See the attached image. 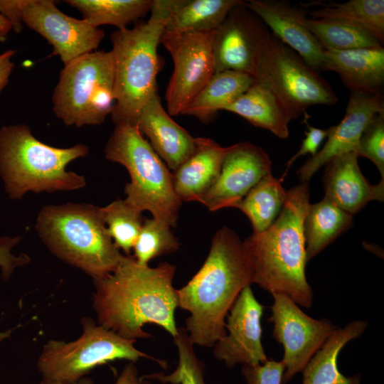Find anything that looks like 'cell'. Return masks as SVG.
<instances>
[{"instance_id":"836d02e7","label":"cell","mask_w":384,"mask_h":384,"mask_svg":"<svg viewBox=\"0 0 384 384\" xmlns=\"http://www.w3.org/2000/svg\"><path fill=\"white\" fill-rule=\"evenodd\" d=\"M174 342L178 354L176 368L169 374L155 373L142 378L168 384H207L204 379L205 364L196 356L194 345L183 326L178 327Z\"/></svg>"},{"instance_id":"5bb4252c","label":"cell","mask_w":384,"mask_h":384,"mask_svg":"<svg viewBox=\"0 0 384 384\" xmlns=\"http://www.w3.org/2000/svg\"><path fill=\"white\" fill-rule=\"evenodd\" d=\"M23 23L52 45L64 65L92 52L105 36L102 29L63 13L52 0H32L23 11Z\"/></svg>"},{"instance_id":"484cf974","label":"cell","mask_w":384,"mask_h":384,"mask_svg":"<svg viewBox=\"0 0 384 384\" xmlns=\"http://www.w3.org/2000/svg\"><path fill=\"white\" fill-rule=\"evenodd\" d=\"M353 215L326 198L309 204L304 220L307 262L352 227Z\"/></svg>"},{"instance_id":"7a4b0ae2","label":"cell","mask_w":384,"mask_h":384,"mask_svg":"<svg viewBox=\"0 0 384 384\" xmlns=\"http://www.w3.org/2000/svg\"><path fill=\"white\" fill-rule=\"evenodd\" d=\"M252 284L253 270L243 241L230 228H221L202 267L176 289L178 307L190 313L184 328L193 345L213 347L226 334L230 309Z\"/></svg>"},{"instance_id":"7c38bea8","label":"cell","mask_w":384,"mask_h":384,"mask_svg":"<svg viewBox=\"0 0 384 384\" xmlns=\"http://www.w3.org/2000/svg\"><path fill=\"white\" fill-rule=\"evenodd\" d=\"M272 296V336L284 349L281 361L284 366L282 384H285L302 372L337 326L326 318L316 319L306 314L285 294Z\"/></svg>"},{"instance_id":"8fae6325","label":"cell","mask_w":384,"mask_h":384,"mask_svg":"<svg viewBox=\"0 0 384 384\" xmlns=\"http://www.w3.org/2000/svg\"><path fill=\"white\" fill-rule=\"evenodd\" d=\"M214 31L161 36L160 43L169 52L174 62L173 73L166 92L169 115L181 114L215 73L212 53Z\"/></svg>"},{"instance_id":"30bf717a","label":"cell","mask_w":384,"mask_h":384,"mask_svg":"<svg viewBox=\"0 0 384 384\" xmlns=\"http://www.w3.org/2000/svg\"><path fill=\"white\" fill-rule=\"evenodd\" d=\"M284 105L292 120L316 105H333L338 97L330 84L271 32L262 53L258 75Z\"/></svg>"},{"instance_id":"6da1fadb","label":"cell","mask_w":384,"mask_h":384,"mask_svg":"<svg viewBox=\"0 0 384 384\" xmlns=\"http://www.w3.org/2000/svg\"><path fill=\"white\" fill-rule=\"evenodd\" d=\"M176 270L166 262L155 267L142 266L132 255H122L112 273L92 279L97 324L129 340L152 337L144 331L146 324L159 326L174 338L178 332Z\"/></svg>"},{"instance_id":"ab89813d","label":"cell","mask_w":384,"mask_h":384,"mask_svg":"<svg viewBox=\"0 0 384 384\" xmlns=\"http://www.w3.org/2000/svg\"><path fill=\"white\" fill-rule=\"evenodd\" d=\"M72 384H94L88 377H83ZM114 384H152L149 380L139 376L138 370L133 362L123 368Z\"/></svg>"},{"instance_id":"3957f363","label":"cell","mask_w":384,"mask_h":384,"mask_svg":"<svg viewBox=\"0 0 384 384\" xmlns=\"http://www.w3.org/2000/svg\"><path fill=\"white\" fill-rule=\"evenodd\" d=\"M309 204L308 183L293 187L287 191L273 223L243 241L252 266L253 283L271 294H285L304 308H310L314 299L305 274L304 220Z\"/></svg>"},{"instance_id":"f35d334b","label":"cell","mask_w":384,"mask_h":384,"mask_svg":"<svg viewBox=\"0 0 384 384\" xmlns=\"http://www.w3.org/2000/svg\"><path fill=\"white\" fill-rule=\"evenodd\" d=\"M32 0H0V14L6 18L16 33L22 30L23 13Z\"/></svg>"},{"instance_id":"ee69618b","label":"cell","mask_w":384,"mask_h":384,"mask_svg":"<svg viewBox=\"0 0 384 384\" xmlns=\"http://www.w3.org/2000/svg\"><path fill=\"white\" fill-rule=\"evenodd\" d=\"M39 384H60V383H59L58 382H55V381H53V380H50L43 378Z\"/></svg>"},{"instance_id":"74e56055","label":"cell","mask_w":384,"mask_h":384,"mask_svg":"<svg viewBox=\"0 0 384 384\" xmlns=\"http://www.w3.org/2000/svg\"><path fill=\"white\" fill-rule=\"evenodd\" d=\"M303 122L306 127L305 131V138L303 139L302 145L297 152L292 156L287 162L285 171L281 177V181L287 176L291 166L299 157L306 154H311V157L318 152V149L324 139L327 137V129H321L312 126L308 123L309 117L308 113L304 114Z\"/></svg>"},{"instance_id":"8d00e7d4","label":"cell","mask_w":384,"mask_h":384,"mask_svg":"<svg viewBox=\"0 0 384 384\" xmlns=\"http://www.w3.org/2000/svg\"><path fill=\"white\" fill-rule=\"evenodd\" d=\"M21 240L20 236L10 238L0 236V269L1 277L7 280L18 267H23L30 262L31 259L26 254L15 256L11 253V249Z\"/></svg>"},{"instance_id":"7bdbcfd3","label":"cell","mask_w":384,"mask_h":384,"mask_svg":"<svg viewBox=\"0 0 384 384\" xmlns=\"http://www.w3.org/2000/svg\"><path fill=\"white\" fill-rule=\"evenodd\" d=\"M11 334V331H6L0 333V342L8 338Z\"/></svg>"},{"instance_id":"d6a6232c","label":"cell","mask_w":384,"mask_h":384,"mask_svg":"<svg viewBox=\"0 0 384 384\" xmlns=\"http://www.w3.org/2000/svg\"><path fill=\"white\" fill-rule=\"evenodd\" d=\"M171 228L154 218H144L139 235L133 246L132 257L142 266L158 257L171 254L181 245Z\"/></svg>"},{"instance_id":"4fadbf2b","label":"cell","mask_w":384,"mask_h":384,"mask_svg":"<svg viewBox=\"0 0 384 384\" xmlns=\"http://www.w3.org/2000/svg\"><path fill=\"white\" fill-rule=\"evenodd\" d=\"M270 31L245 6L234 8L214 31L212 53L215 73L234 70L254 78Z\"/></svg>"},{"instance_id":"d6986e66","label":"cell","mask_w":384,"mask_h":384,"mask_svg":"<svg viewBox=\"0 0 384 384\" xmlns=\"http://www.w3.org/2000/svg\"><path fill=\"white\" fill-rule=\"evenodd\" d=\"M166 166L175 171L195 151L196 138L178 124L163 107L158 92L142 107L136 124Z\"/></svg>"},{"instance_id":"ac0fdd59","label":"cell","mask_w":384,"mask_h":384,"mask_svg":"<svg viewBox=\"0 0 384 384\" xmlns=\"http://www.w3.org/2000/svg\"><path fill=\"white\" fill-rule=\"evenodd\" d=\"M245 6L309 66L317 72L324 70L325 50L304 25L302 9L276 0H249Z\"/></svg>"},{"instance_id":"f1b7e54d","label":"cell","mask_w":384,"mask_h":384,"mask_svg":"<svg viewBox=\"0 0 384 384\" xmlns=\"http://www.w3.org/2000/svg\"><path fill=\"white\" fill-rule=\"evenodd\" d=\"M93 27L112 25L123 29L150 11L152 0H67Z\"/></svg>"},{"instance_id":"603a6c76","label":"cell","mask_w":384,"mask_h":384,"mask_svg":"<svg viewBox=\"0 0 384 384\" xmlns=\"http://www.w3.org/2000/svg\"><path fill=\"white\" fill-rule=\"evenodd\" d=\"M223 111L235 113L278 138L289 136L292 119L274 92L262 79L255 78L252 85Z\"/></svg>"},{"instance_id":"8992f818","label":"cell","mask_w":384,"mask_h":384,"mask_svg":"<svg viewBox=\"0 0 384 384\" xmlns=\"http://www.w3.org/2000/svg\"><path fill=\"white\" fill-rule=\"evenodd\" d=\"M105 154L129 174L124 201L137 210H148L152 218L176 227L182 202L174 191L172 174L137 125L115 124Z\"/></svg>"},{"instance_id":"b9f144b4","label":"cell","mask_w":384,"mask_h":384,"mask_svg":"<svg viewBox=\"0 0 384 384\" xmlns=\"http://www.w3.org/2000/svg\"><path fill=\"white\" fill-rule=\"evenodd\" d=\"M12 29L9 21L0 14V41H3Z\"/></svg>"},{"instance_id":"d590c367","label":"cell","mask_w":384,"mask_h":384,"mask_svg":"<svg viewBox=\"0 0 384 384\" xmlns=\"http://www.w3.org/2000/svg\"><path fill=\"white\" fill-rule=\"evenodd\" d=\"M241 373L247 384H282L284 366L281 361L267 360L255 365H242Z\"/></svg>"},{"instance_id":"cb8c5ba5","label":"cell","mask_w":384,"mask_h":384,"mask_svg":"<svg viewBox=\"0 0 384 384\" xmlns=\"http://www.w3.org/2000/svg\"><path fill=\"white\" fill-rule=\"evenodd\" d=\"M368 325L365 320H354L337 327L302 370V384H360V375L346 376L340 372L338 357L348 343L363 334Z\"/></svg>"},{"instance_id":"5b68a950","label":"cell","mask_w":384,"mask_h":384,"mask_svg":"<svg viewBox=\"0 0 384 384\" xmlns=\"http://www.w3.org/2000/svg\"><path fill=\"white\" fill-rule=\"evenodd\" d=\"M36 229L54 255L92 279L112 273L123 255L107 231L100 208L92 204L46 206L38 213Z\"/></svg>"},{"instance_id":"f546056e","label":"cell","mask_w":384,"mask_h":384,"mask_svg":"<svg viewBox=\"0 0 384 384\" xmlns=\"http://www.w3.org/2000/svg\"><path fill=\"white\" fill-rule=\"evenodd\" d=\"M304 23L324 50H348L378 48L383 44L368 29L349 22L305 17Z\"/></svg>"},{"instance_id":"ffe728a7","label":"cell","mask_w":384,"mask_h":384,"mask_svg":"<svg viewBox=\"0 0 384 384\" xmlns=\"http://www.w3.org/2000/svg\"><path fill=\"white\" fill-rule=\"evenodd\" d=\"M356 152L336 156L325 166L323 177L324 197L353 215L370 201H383L384 179L375 185L363 175Z\"/></svg>"},{"instance_id":"d4e9b609","label":"cell","mask_w":384,"mask_h":384,"mask_svg":"<svg viewBox=\"0 0 384 384\" xmlns=\"http://www.w3.org/2000/svg\"><path fill=\"white\" fill-rule=\"evenodd\" d=\"M255 78L238 71L215 73L181 114L208 122L220 110L233 103L254 82Z\"/></svg>"},{"instance_id":"44dd1931","label":"cell","mask_w":384,"mask_h":384,"mask_svg":"<svg viewBox=\"0 0 384 384\" xmlns=\"http://www.w3.org/2000/svg\"><path fill=\"white\" fill-rule=\"evenodd\" d=\"M229 146L210 138H196L194 152L172 174L174 191L181 202L200 201L217 180Z\"/></svg>"},{"instance_id":"83f0119b","label":"cell","mask_w":384,"mask_h":384,"mask_svg":"<svg viewBox=\"0 0 384 384\" xmlns=\"http://www.w3.org/2000/svg\"><path fill=\"white\" fill-rule=\"evenodd\" d=\"M282 181L272 173L266 175L234 206L249 218L253 233L267 229L280 213L287 196Z\"/></svg>"},{"instance_id":"1f68e13d","label":"cell","mask_w":384,"mask_h":384,"mask_svg":"<svg viewBox=\"0 0 384 384\" xmlns=\"http://www.w3.org/2000/svg\"><path fill=\"white\" fill-rule=\"evenodd\" d=\"M107 231L115 245L125 255L131 251L140 232L144 218L142 212L117 198L105 207L100 208Z\"/></svg>"},{"instance_id":"52a82bcc","label":"cell","mask_w":384,"mask_h":384,"mask_svg":"<svg viewBox=\"0 0 384 384\" xmlns=\"http://www.w3.org/2000/svg\"><path fill=\"white\" fill-rule=\"evenodd\" d=\"M166 23L150 16L146 22L110 35L114 97L110 114L115 124H135L142 107L157 92V48Z\"/></svg>"},{"instance_id":"9c48e42d","label":"cell","mask_w":384,"mask_h":384,"mask_svg":"<svg viewBox=\"0 0 384 384\" xmlns=\"http://www.w3.org/2000/svg\"><path fill=\"white\" fill-rule=\"evenodd\" d=\"M111 51L82 55L64 65L52 97L53 112L65 125L102 124L114 104Z\"/></svg>"},{"instance_id":"7402d4cb","label":"cell","mask_w":384,"mask_h":384,"mask_svg":"<svg viewBox=\"0 0 384 384\" xmlns=\"http://www.w3.org/2000/svg\"><path fill=\"white\" fill-rule=\"evenodd\" d=\"M324 70L337 73L351 92L383 94L384 48L325 50Z\"/></svg>"},{"instance_id":"277c9868","label":"cell","mask_w":384,"mask_h":384,"mask_svg":"<svg viewBox=\"0 0 384 384\" xmlns=\"http://www.w3.org/2000/svg\"><path fill=\"white\" fill-rule=\"evenodd\" d=\"M87 146L78 144L57 148L36 139L30 128L19 124L0 129V176L12 199L26 193L70 191L86 185L85 177L66 170L72 161L86 156Z\"/></svg>"},{"instance_id":"e575fe53","label":"cell","mask_w":384,"mask_h":384,"mask_svg":"<svg viewBox=\"0 0 384 384\" xmlns=\"http://www.w3.org/2000/svg\"><path fill=\"white\" fill-rule=\"evenodd\" d=\"M357 154L370 160L384 179V110L378 112L364 129Z\"/></svg>"},{"instance_id":"4316f807","label":"cell","mask_w":384,"mask_h":384,"mask_svg":"<svg viewBox=\"0 0 384 384\" xmlns=\"http://www.w3.org/2000/svg\"><path fill=\"white\" fill-rule=\"evenodd\" d=\"M241 0H184L164 26L162 35L214 31Z\"/></svg>"},{"instance_id":"2e32d148","label":"cell","mask_w":384,"mask_h":384,"mask_svg":"<svg viewBox=\"0 0 384 384\" xmlns=\"http://www.w3.org/2000/svg\"><path fill=\"white\" fill-rule=\"evenodd\" d=\"M271 169L270 156L261 147L249 142L231 145L217 180L199 203L210 211L233 208Z\"/></svg>"},{"instance_id":"4dcf8cb0","label":"cell","mask_w":384,"mask_h":384,"mask_svg":"<svg viewBox=\"0 0 384 384\" xmlns=\"http://www.w3.org/2000/svg\"><path fill=\"white\" fill-rule=\"evenodd\" d=\"M314 19L339 20L361 26L384 41V1L351 0L322 4L311 12Z\"/></svg>"},{"instance_id":"ba28073f","label":"cell","mask_w":384,"mask_h":384,"mask_svg":"<svg viewBox=\"0 0 384 384\" xmlns=\"http://www.w3.org/2000/svg\"><path fill=\"white\" fill-rule=\"evenodd\" d=\"M82 332L76 340H50L43 345L37 367L43 379L72 384L94 368L114 360L136 362L148 358L166 368L165 361L156 358L134 346L135 340L124 338L95 323L90 317L81 319Z\"/></svg>"},{"instance_id":"e0dca14e","label":"cell","mask_w":384,"mask_h":384,"mask_svg":"<svg viewBox=\"0 0 384 384\" xmlns=\"http://www.w3.org/2000/svg\"><path fill=\"white\" fill-rule=\"evenodd\" d=\"M383 110V94L351 92L343 119L327 129V140L323 148L297 171L302 183H307L332 159L349 152L357 154L364 129Z\"/></svg>"},{"instance_id":"9a60e30c","label":"cell","mask_w":384,"mask_h":384,"mask_svg":"<svg viewBox=\"0 0 384 384\" xmlns=\"http://www.w3.org/2000/svg\"><path fill=\"white\" fill-rule=\"evenodd\" d=\"M264 308L247 286L230 309L225 320L226 334L213 346L214 357L228 368L267 360L262 343Z\"/></svg>"},{"instance_id":"60d3db41","label":"cell","mask_w":384,"mask_h":384,"mask_svg":"<svg viewBox=\"0 0 384 384\" xmlns=\"http://www.w3.org/2000/svg\"><path fill=\"white\" fill-rule=\"evenodd\" d=\"M15 53L14 50H8L0 55V92L6 86L14 66L11 58Z\"/></svg>"}]
</instances>
